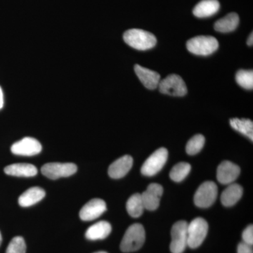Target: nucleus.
<instances>
[{
  "label": "nucleus",
  "instance_id": "4be33fe9",
  "mask_svg": "<svg viewBox=\"0 0 253 253\" xmlns=\"http://www.w3.org/2000/svg\"><path fill=\"white\" fill-rule=\"evenodd\" d=\"M126 211L131 217H140L144 211V204L140 194H135L129 197L126 204Z\"/></svg>",
  "mask_w": 253,
  "mask_h": 253
},
{
  "label": "nucleus",
  "instance_id": "a211bd4d",
  "mask_svg": "<svg viewBox=\"0 0 253 253\" xmlns=\"http://www.w3.org/2000/svg\"><path fill=\"white\" fill-rule=\"evenodd\" d=\"M4 172L10 176L31 177L38 174L36 166L29 163H14L4 168Z\"/></svg>",
  "mask_w": 253,
  "mask_h": 253
},
{
  "label": "nucleus",
  "instance_id": "c756f323",
  "mask_svg": "<svg viewBox=\"0 0 253 253\" xmlns=\"http://www.w3.org/2000/svg\"><path fill=\"white\" fill-rule=\"evenodd\" d=\"M4 106V94H3L2 89L0 86V110L2 109Z\"/></svg>",
  "mask_w": 253,
  "mask_h": 253
},
{
  "label": "nucleus",
  "instance_id": "6ab92c4d",
  "mask_svg": "<svg viewBox=\"0 0 253 253\" xmlns=\"http://www.w3.org/2000/svg\"><path fill=\"white\" fill-rule=\"evenodd\" d=\"M112 228L110 223L106 221H100L88 228L86 231V239L91 241L106 239L111 234Z\"/></svg>",
  "mask_w": 253,
  "mask_h": 253
},
{
  "label": "nucleus",
  "instance_id": "b1692460",
  "mask_svg": "<svg viewBox=\"0 0 253 253\" xmlns=\"http://www.w3.org/2000/svg\"><path fill=\"white\" fill-rule=\"evenodd\" d=\"M191 169V166L189 163L184 162L177 163L171 169L169 176L171 179L175 182H180L188 176Z\"/></svg>",
  "mask_w": 253,
  "mask_h": 253
},
{
  "label": "nucleus",
  "instance_id": "0eeeda50",
  "mask_svg": "<svg viewBox=\"0 0 253 253\" xmlns=\"http://www.w3.org/2000/svg\"><path fill=\"white\" fill-rule=\"evenodd\" d=\"M78 167L71 163H49L44 165L41 171L43 175L50 179H59L73 175L77 172Z\"/></svg>",
  "mask_w": 253,
  "mask_h": 253
},
{
  "label": "nucleus",
  "instance_id": "a878e982",
  "mask_svg": "<svg viewBox=\"0 0 253 253\" xmlns=\"http://www.w3.org/2000/svg\"><path fill=\"white\" fill-rule=\"evenodd\" d=\"M236 81L239 85L244 89H252L253 88V71L240 70L236 75Z\"/></svg>",
  "mask_w": 253,
  "mask_h": 253
},
{
  "label": "nucleus",
  "instance_id": "1a4fd4ad",
  "mask_svg": "<svg viewBox=\"0 0 253 253\" xmlns=\"http://www.w3.org/2000/svg\"><path fill=\"white\" fill-rule=\"evenodd\" d=\"M188 223L186 221H177L173 225L171 230L172 241L170 251L172 253H183L188 246Z\"/></svg>",
  "mask_w": 253,
  "mask_h": 253
},
{
  "label": "nucleus",
  "instance_id": "6e6552de",
  "mask_svg": "<svg viewBox=\"0 0 253 253\" xmlns=\"http://www.w3.org/2000/svg\"><path fill=\"white\" fill-rule=\"evenodd\" d=\"M158 87L161 93L174 96H183L187 94V87L184 80L176 74L169 75L160 82Z\"/></svg>",
  "mask_w": 253,
  "mask_h": 253
},
{
  "label": "nucleus",
  "instance_id": "412c9836",
  "mask_svg": "<svg viewBox=\"0 0 253 253\" xmlns=\"http://www.w3.org/2000/svg\"><path fill=\"white\" fill-rule=\"evenodd\" d=\"M239 24V16L236 13H230L214 23V30L220 33H230L235 31Z\"/></svg>",
  "mask_w": 253,
  "mask_h": 253
},
{
  "label": "nucleus",
  "instance_id": "cd10ccee",
  "mask_svg": "<svg viewBox=\"0 0 253 253\" xmlns=\"http://www.w3.org/2000/svg\"><path fill=\"white\" fill-rule=\"evenodd\" d=\"M243 241L246 244L251 245L253 244V226L252 224L247 226L245 229L244 232L242 234Z\"/></svg>",
  "mask_w": 253,
  "mask_h": 253
},
{
  "label": "nucleus",
  "instance_id": "c85d7f7f",
  "mask_svg": "<svg viewBox=\"0 0 253 253\" xmlns=\"http://www.w3.org/2000/svg\"><path fill=\"white\" fill-rule=\"evenodd\" d=\"M238 253H253V246L246 243L241 242L239 244L237 249Z\"/></svg>",
  "mask_w": 253,
  "mask_h": 253
},
{
  "label": "nucleus",
  "instance_id": "39448f33",
  "mask_svg": "<svg viewBox=\"0 0 253 253\" xmlns=\"http://www.w3.org/2000/svg\"><path fill=\"white\" fill-rule=\"evenodd\" d=\"M217 194V186L215 183L206 181L199 186L194 195L195 205L201 208L211 207L215 202Z\"/></svg>",
  "mask_w": 253,
  "mask_h": 253
},
{
  "label": "nucleus",
  "instance_id": "423d86ee",
  "mask_svg": "<svg viewBox=\"0 0 253 253\" xmlns=\"http://www.w3.org/2000/svg\"><path fill=\"white\" fill-rule=\"evenodd\" d=\"M168 157V151L166 148L156 150L143 164L141 169V174L147 176H154L164 167Z\"/></svg>",
  "mask_w": 253,
  "mask_h": 253
},
{
  "label": "nucleus",
  "instance_id": "5701e85b",
  "mask_svg": "<svg viewBox=\"0 0 253 253\" xmlns=\"http://www.w3.org/2000/svg\"><path fill=\"white\" fill-rule=\"evenodd\" d=\"M230 125L233 129L239 131L244 136H247L251 141L253 140V123L249 119H239L232 118L230 120Z\"/></svg>",
  "mask_w": 253,
  "mask_h": 253
},
{
  "label": "nucleus",
  "instance_id": "f8f14e48",
  "mask_svg": "<svg viewBox=\"0 0 253 253\" xmlns=\"http://www.w3.org/2000/svg\"><path fill=\"white\" fill-rule=\"evenodd\" d=\"M163 194V188L161 184H149L146 191L141 195L145 209L148 211H155L159 207L160 201Z\"/></svg>",
  "mask_w": 253,
  "mask_h": 253
},
{
  "label": "nucleus",
  "instance_id": "9b49d317",
  "mask_svg": "<svg viewBox=\"0 0 253 253\" xmlns=\"http://www.w3.org/2000/svg\"><path fill=\"white\" fill-rule=\"evenodd\" d=\"M106 211V204L100 199H94L86 203L80 211V217L83 221H92L99 218Z\"/></svg>",
  "mask_w": 253,
  "mask_h": 253
},
{
  "label": "nucleus",
  "instance_id": "4468645a",
  "mask_svg": "<svg viewBox=\"0 0 253 253\" xmlns=\"http://www.w3.org/2000/svg\"><path fill=\"white\" fill-rule=\"evenodd\" d=\"M133 166V158L130 156H123L118 158L110 166L109 175L112 179H121L129 172Z\"/></svg>",
  "mask_w": 253,
  "mask_h": 253
},
{
  "label": "nucleus",
  "instance_id": "473e14b6",
  "mask_svg": "<svg viewBox=\"0 0 253 253\" xmlns=\"http://www.w3.org/2000/svg\"><path fill=\"white\" fill-rule=\"evenodd\" d=\"M94 253H108L104 252V251H100V252Z\"/></svg>",
  "mask_w": 253,
  "mask_h": 253
},
{
  "label": "nucleus",
  "instance_id": "7ed1b4c3",
  "mask_svg": "<svg viewBox=\"0 0 253 253\" xmlns=\"http://www.w3.org/2000/svg\"><path fill=\"white\" fill-rule=\"evenodd\" d=\"M219 43L212 36H198L191 38L186 43V47L190 52L200 56L212 54L218 49Z\"/></svg>",
  "mask_w": 253,
  "mask_h": 253
},
{
  "label": "nucleus",
  "instance_id": "2f4dec72",
  "mask_svg": "<svg viewBox=\"0 0 253 253\" xmlns=\"http://www.w3.org/2000/svg\"><path fill=\"white\" fill-rule=\"evenodd\" d=\"M1 241H2V238H1V232H0V246H1Z\"/></svg>",
  "mask_w": 253,
  "mask_h": 253
},
{
  "label": "nucleus",
  "instance_id": "9d476101",
  "mask_svg": "<svg viewBox=\"0 0 253 253\" xmlns=\"http://www.w3.org/2000/svg\"><path fill=\"white\" fill-rule=\"evenodd\" d=\"M12 154L17 156H34L41 152L42 145L37 139L25 137L11 146Z\"/></svg>",
  "mask_w": 253,
  "mask_h": 253
},
{
  "label": "nucleus",
  "instance_id": "aec40b11",
  "mask_svg": "<svg viewBox=\"0 0 253 253\" xmlns=\"http://www.w3.org/2000/svg\"><path fill=\"white\" fill-rule=\"evenodd\" d=\"M219 7L218 0H202L195 6L193 14L198 18L210 17L215 14Z\"/></svg>",
  "mask_w": 253,
  "mask_h": 253
},
{
  "label": "nucleus",
  "instance_id": "20e7f679",
  "mask_svg": "<svg viewBox=\"0 0 253 253\" xmlns=\"http://www.w3.org/2000/svg\"><path fill=\"white\" fill-rule=\"evenodd\" d=\"M208 231V224L204 218L198 217L188 224V246L194 249L199 248L204 242Z\"/></svg>",
  "mask_w": 253,
  "mask_h": 253
},
{
  "label": "nucleus",
  "instance_id": "f03ea898",
  "mask_svg": "<svg viewBox=\"0 0 253 253\" xmlns=\"http://www.w3.org/2000/svg\"><path fill=\"white\" fill-rule=\"evenodd\" d=\"M145 241V230L141 224L129 226L121 244V250L124 253L134 252L142 247Z\"/></svg>",
  "mask_w": 253,
  "mask_h": 253
},
{
  "label": "nucleus",
  "instance_id": "bb28decb",
  "mask_svg": "<svg viewBox=\"0 0 253 253\" xmlns=\"http://www.w3.org/2000/svg\"><path fill=\"white\" fill-rule=\"evenodd\" d=\"M26 245L21 236H16L9 243L6 253H26Z\"/></svg>",
  "mask_w": 253,
  "mask_h": 253
},
{
  "label": "nucleus",
  "instance_id": "393cba45",
  "mask_svg": "<svg viewBox=\"0 0 253 253\" xmlns=\"http://www.w3.org/2000/svg\"><path fill=\"white\" fill-rule=\"evenodd\" d=\"M205 137L202 134H196L187 142L186 146V153L191 156L199 154L204 148Z\"/></svg>",
  "mask_w": 253,
  "mask_h": 253
},
{
  "label": "nucleus",
  "instance_id": "f257e3e1",
  "mask_svg": "<svg viewBox=\"0 0 253 253\" xmlns=\"http://www.w3.org/2000/svg\"><path fill=\"white\" fill-rule=\"evenodd\" d=\"M126 44L138 50L152 49L156 46V38L152 33L141 29H130L123 35Z\"/></svg>",
  "mask_w": 253,
  "mask_h": 253
},
{
  "label": "nucleus",
  "instance_id": "7c9ffc66",
  "mask_svg": "<svg viewBox=\"0 0 253 253\" xmlns=\"http://www.w3.org/2000/svg\"><path fill=\"white\" fill-rule=\"evenodd\" d=\"M247 44L249 46H253V34L251 33V36H249V39H248Z\"/></svg>",
  "mask_w": 253,
  "mask_h": 253
},
{
  "label": "nucleus",
  "instance_id": "2eb2a0df",
  "mask_svg": "<svg viewBox=\"0 0 253 253\" xmlns=\"http://www.w3.org/2000/svg\"><path fill=\"white\" fill-rule=\"evenodd\" d=\"M134 71L142 84L149 89H155L158 87L161 82V76L156 71H151L139 65H135Z\"/></svg>",
  "mask_w": 253,
  "mask_h": 253
},
{
  "label": "nucleus",
  "instance_id": "ddd939ff",
  "mask_svg": "<svg viewBox=\"0 0 253 253\" xmlns=\"http://www.w3.org/2000/svg\"><path fill=\"white\" fill-rule=\"evenodd\" d=\"M241 169L237 165L230 161H223L218 166L217 180L222 184H231L239 177Z\"/></svg>",
  "mask_w": 253,
  "mask_h": 253
},
{
  "label": "nucleus",
  "instance_id": "f3484780",
  "mask_svg": "<svg viewBox=\"0 0 253 253\" xmlns=\"http://www.w3.org/2000/svg\"><path fill=\"white\" fill-rule=\"evenodd\" d=\"M244 189L238 184H229L221 195V202L225 207L234 206L242 197Z\"/></svg>",
  "mask_w": 253,
  "mask_h": 253
},
{
  "label": "nucleus",
  "instance_id": "dca6fc26",
  "mask_svg": "<svg viewBox=\"0 0 253 253\" xmlns=\"http://www.w3.org/2000/svg\"><path fill=\"white\" fill-rule=\"evenodd\" d=\"M45 191L41 187L35 186L30 188L23 193L18 199V204L21 207L27 208L38 204L39 201L44 199Z\"/></svg>",
  "mask_w": 253,
  "mask_h": 253
}]
</instances>
